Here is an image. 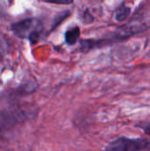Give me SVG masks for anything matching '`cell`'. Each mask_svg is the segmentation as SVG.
<instances>
[{
	"mask_svg": "<svg viewBox=\"0 0 150 151\" xmlns=\"http://www.w3.org/2000/svg\"><path fill=\"white\" fill-rule=\"evenodd\" d=\"M11 29L20 39H27L32 43L39 41L43 29L42 23L35 18H28L11 24Z\"/></svg>",
	"mask_w": 150,
	"mask_h": 151,
	"instance_id": "1",
	"label": "cell"
},
{
	"mask_svg": "<svg viewBox=\"0 0 150 151\" xmlns=\"http://www.w3.org/2000/svg\"><path fill=\"white\" fill-rule=\"evenodd\" d=\"M150 149V142L146 139H129L126 137H119L118 139L111 142L105 150H107L135 151L146 150Z\"/></svg>",
	"mask_w": 150,
	"mask_h": 151,
	"instance_id": "2",
	"label": "cell"
},
{
	"mask_svg": "<svg viewBox=\"0 0 150 151\" xmlns=\"http://www.w3.org/2000/svg\"><path fill=\"white\" fill-rule=\"evenodd\" d=\"M80 29L79 27H73L72 28H69L65 35V42L69 45H74L80 38Z\"/></svg>",
	"mask_w": 150,
	"mask_h": 151,
	"instance_id": "3",
	"label": "cell"
},
{
	"mask_svg": "<svg viewBox=\"0 0 150 151\" xmlns=\"http://www.w3.org/2000/svg\"><path fill=\"white\" fill-rule=\"evenodd\" d=\"M130 14H131V8L125 4H122L116 10L114 18L117 21L122 22L125 21L130 16Z\"/></svg>",
	"mask_w": 150,
	"mask_h": 151,
	"instance_id": "4",
	"label": "cell"
},
{
	"mask_svg": "<svg viewBox=\"0 0 150 151\" xmlns=\"http://www.w3.org/2000/svg\"><path fill=\"white\" fill-rule=\"evenodd\" d=\"M46 3L57 4H71L73 3V0H42Z\"/></svg>",
	"mask_w": 150,
	"mask_h": 151,
	"instance_id": "5",
	"label": "cell"
},
{
	"mask_svg": "<svg viewBox=\"0 0 150 151\" xmlns=\"http://www.w3.org/2000/svg\"><path fill=\"white\" fill-rule=\"evenodd\" d=\"M143 128H144V131L146 132V134H148L149 135H150V121L143 127Z\"/></svg>",
	"mask_w": 150,
	"mask_h": 151,
	"instance_id": "6",
	"label": "cell"
},
{
	"mask_svg": "<svg viewBox=\"0 0 150 151\" xmlns=\"http://www.w3.org/2000/svg\"><path fill=\"white\" fill-rule=\"evenodd\" d=\"M0 45H1V43H0ZM2 58H3V54H2V50H1V46H0V61L2 60Z\"/></svg>",
	"mask_w": 150,
	"mask_h": 151,
	"instance_id": "7",
	"label": "cell"
}]
</instances>
